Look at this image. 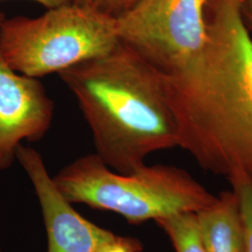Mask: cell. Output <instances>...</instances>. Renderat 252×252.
Wrapping results in <instances>:
<instances>
[{
    "mask_svg": "<svg viewBox=\"0 0 252 252\" xmlns=\"http://www.w3.org/2000/svg\"><path fill=\"white\" fill-rule=\"evenodd\" d=\"M207 22L200 54L162 76L179 147L232 186H252V37L239 0H208Z\"/></svg>",
    "mask_w": 252,
    "mask_h": 252,
    "instance_id": "obj_1",
    "label": "cell"
},
{
    "mask_svg": "<svg viewBox=\"0 0 252 252\" xmlns=\"http://www.w3.org/2000/svg\"><path fill=\"white\" fill-rule=\"evenodd\" d=\"M90 128L95 155L131 174L152 153L179 147L162 75L127 46L58 74Z\"/></svg>",
    "mask_w": 252,
    "mask_h": 252,
    "instance_id": "obj_2",
    "label": "cell"
},
{
    "mask_svg": "<svg viewBox=\"0 0 252 252\" xmlns=\"http://www.w3.org/2000/svg\"><path fill=\"white\" fill-rule=\"evenodd\" d=\"M53 180L71 204L116 213L135 225L183 212H199L217 198L178 166L145 164L131 174H121L95 153L65 165Z\"/></svg>",
    "mask_w": 252,
    "mask_h": 252,
    "instance_id": "obj_3",
    "label": "cell"
},
{
    "mask_svg": "<svg viewBox=\"0 0 252 252\" xmlns=\"http://www.w3.org/2000/svg\"><path fill=\"white\" fill-rule=\"evenodd\" d=\"M119 42L116 18L93 5L66 4L0 24L1 57L16 72L36 79L103 56Z\"/></svg>",
    "mask_w": 252,
    "mask_h": 252,
    "instance_id": "obj_4",
    "label": "cell"
},
{
    "mask_svg": "<svg viewBox=\"0 0 252 252\" xmlns=\"http://www.w3.org/2000/svg\"><path fill=\"white\" fill-rule=\"evenodd\" d=\"M208 0H139L116 18L119 41L162 76L180 72L207 39Z\"/></svg>",
    "mask_w": 252,
    "mask_h": 252,
    "instance_id": "obj_5",
    "label": "cell"
},
{
    "mask_svg": "<svg viewBox=\"0 0 252 252\" xmlns=\"http://www.w3.org/2000/svg\"><path fill=\"white\" fill-rule=\"evenodd\" d=\"M16 160L30 180L40 207L47 236L46 252H101L113 240L116 234L81 216L63 197L36 150L20 145Z\"/></svg>",
    "mask_w": 252,
    "mask_h": 252,
    "instance_id": "obj_6",
    "label": "cell"
},
{
    "mask_svg": "<svg viewBox=\"0 0 252 252\" xmlns=\"http://www.w3.org/2000/svg\"><path fill=\"white\" fill-rule=\"evenodd\" d=\"M54 113V101L40 80L16 72L0 55V171L15 162L24 141L44 137Z\"/></svg>",
    "mask_w": 252,
    "mask_h": 252,
    "instance_id": "obj_7",
    "label": "cell"
},
{
    "mask_svg": "<svg viewBox=\"0 0 252 252\" xmlns=\"http://www.w3.org/2000/svg\"><path fill=\"white\" fill-rule=\"evenodd\" d=\"M207 252H245L246 236L239 198L233 188L197 212Z\"/></svg>",
    "mask_w": 252,
    "mask_h": 252,
    "instance_id": "obj_8",
    "label": "cell"
},
{
    "mask_svg": "<svg viewBox=\"0 0 252 252\" xmlns=\"http://www.w3.org/2000/svg\"><path fill=\"white\" fill-rule=\"evenodd\" d=\"M175 252H207L199 227L197 212H183L157 220Z\"/></svg>",
    "mask_w": 252,
    "mask_h": 252,
    "instance_id": "obj_9",
    "label": "cell"
},
{
    "mask_svg": "<svg viewBox=\"0 0 252 252\" xmlns=\"http://www.w3.org/2000/svg\"><path fill=\"white\" fill-rule=\"evenodd\" d=\"M232 188L236 191L243 217L246 251L252 252V186L248 184H236Z\"/></svg>",
    "mask_w": 252,
    "mask_h": 252,
    "instance_id": "obj_10",
    "label": "cell"
},
{
    "mask_svg": "<svg viewBox=\"0 0 252 252\" xmlns=\"http://www.w3.org/2000/svg\"><path fill=\"white\" fill-rule=\"evenodd\" d=\"M143 244L133 236L118 235L103 249L101 252H142Z\"/></svg>",
    "mask_w": 252,
    "mask_h": 252,
    "instance_id": "obj_11",
    "label": "cell"
},
{
    "mask_svg": "<svg viewBox=\"0 0 252 252\" xmlns=\"http://www.w3.org/2000/svg\"><path fill=\"white\" fill-rule=\"evenodd\" d=\"M139 0H94L93 6L101 11L117 17L132 8Z\"/></svg>",
    "mask_w": 252,
    "mask_h": 252,
    "instance_id": "obj_12",
    "label": "cell"
},
{
    "mask_svg": "<svg viewBox=\"0 0 252 252\" xmlns=\"http://www.w3.org/2000/svg\"><path fill=\"white\" fill-rule=\"evenodd\" d=\"M239 8L245 27L252 37V0H239Z\"/></svg>",
    "mask_w": 252,
    "mask_h": 252,
    "instance_id": "obj_13",
    "label": "cell"
},
{
    "mask_svg": "<svg viewBox=\"0 0 252 252\" xmlns=\"http://www.w3.org/2000/svg\"><path fill=\"white\" fill-rule=\"evenodd\" d=\"M0 1H3V0H0ZM31 1H34L37 4L45 7L47 9H54L63 5L70 4L68 0H31Z\"/></svg>",
    "mask_w": 252,
    "mask_h": 252,
    "instance_id": "obj_14",
    "label": "cell"
},
{
    "mask_svg": "<svg viewBox=\"0 0 252 252\" xmlns=\"http://www.w3.org/2000/svg\"><path fill=\"white\" fill-rule=\"evenodd\" d=\"M70 4H76L80 6H90L93 5L94 0H68Z\"/></svg>",
    "mask_w": 252,
    "mask_h": 252,
    "instance_id": "obj_15",
    "label": "cell"
},
{
    "mask_svg": "<svg viewBox=\"0 0 252 252\" xmlns=\"http://www.w3.org/2000/svg\"><path fill=\"white\" fill-rule=\"evenodd\" d=\"M5 19H6L5 14H4L3 12H1V11H0V24H1V23H2V22L5 20Z\"/></svg>",
    "mask_w": 252,
    "mask_h": 252,
    "instance_id": "obj_16",
    "label": "cell"
},
{
    "mask_svg": "<svg viewBox=\"0 0 252 252\" xmlns=\"http://www.w3.org/2000/svg\"><path fill=\"white\" fill-rule=\"evenodd\" d=\"M0 252H3V251H2V249H1V247H0Z\"/></svg>",
    "mask_w": 252,
    "mask_h": 252,
    "instance_id": "obj_17",
    "label": "cell"
}]
</instances>
